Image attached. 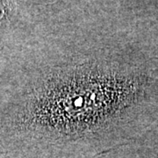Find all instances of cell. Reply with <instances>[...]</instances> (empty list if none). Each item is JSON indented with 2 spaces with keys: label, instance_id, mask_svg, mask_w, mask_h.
Segmentation results:
<instances>
[{
  "label": "cell",
  "instance_id": "1",
  "mask_svg": "<svg viewBox=\"0 0 158 158\" xmlns=\"http://www.w3.org/2000/svg\"><path fill=\"white\" fill-rule=\"evenodd\" d=\"M12 15L11 0H0V30L10 23Z\"/></svg>",
  "mask_w": 158,
  "mask_h": 158
}]
</instances>
